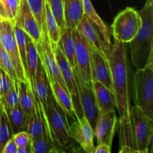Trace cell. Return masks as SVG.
<instances>
[{"mask_svg": "<svg viewBox=\"0 0 153 153\" xmlns=\"http://www.w3.org/2000/svg\"><path fill=\"white\" fill-rule=\"evenodd\" d=\"M57 44L66 57L72 68L74 69L76 67V43L75 39V29L70 28H61V35Z\"/></svg>", "mask_w": 153, "mask_h": 153, "instance_id": "d6986e66", "label": "cell"}, {"mask_svg": "<svg viewBox=\"0 0 153 153\" xmlns=\"http://www.w3.org/2000/svg\"><path fill=\"white\" fill-rule=\"evenodd\" d=\"M146 4H153V0H146Z\"/></svg>", "mask_w": 153, "mask_h": 153, "instance_id": "7bdbcfd3", "label": "cell"}, {"mask_svg": "<svg viewBox=\"0 0 153 153\" xmlns=\"http://www.w3.org/2000/svg\"><path fill=\"white\" fill-rule=\"evenodd\" d=\"M0 68L15 82H19L16 70L10 56L1 46L0 48Z\"/></svg>", "mask_w": 153, "mask_h": 153, "instance_id": "d6a6232c", "label": "cell"}, {"mask_svg": "<svg viewBox=\"0 0 153 153\" xmlns=\"http://www.w3.org/2000/svg\"><path fill=\"white\" fill-rule=\"evenodd\" d=\"M19 105L28 115L34 113L36 108V99L31 85L28 82H18Z\"/></svg>", "mask_w": 153, "mask_h": 153, "instance_id": "603a6c76", "label": "cell"}, {"mask_svg": "<svg viewBox=\"0 0 153 153\" xmlns=\"http://www.w3.org/2000/svg\"><path fill=\"white\" fill-rule=\"evenodd\" d=\"M134 105L153 120V62L136 70L133 80Z\"/></svg>", "mask_w": 153, "mask_h": 153, "instance_id": "277c9868", "label": "cell"}, {"mask_svg": "<svg viewBox=\"0 0 153 153\" xmlns=\"http://www.w3.org/2000/svg\"><path fill=\"white\" fill-rule=\"evenodd\" d=\"M75 39L76 43V67L74 69L84 85L91 86V47L76 29H75Z\"/></svg>", "mask_w": 153, "mask_h": 153, "instance_id": "8fae6325", "label": "cell"}, {"mask_svg": "<svg viewBox=\"0 0 153 153\" xmlns=\"http://www.w3.org/2000/svg\"><path fill=\"white\" fill-rule=\"evenodd\" d=\"M32 91L35 98L40 102L41 105L46 103L53 97L52 87L47 73L40 58H38L37 61Z\"/></svg>", "mask_w": 153, "mask_h": 153, "instance_id": "e0dca14e", "label": "cell"}, {"mask_svg": "<svg viewBox=\"0 0 153 153\" xmlns=\"http://www.w3.org/2000/svg\"><path fill=\"white\" fill-rule=\"evenodd\" d=\"M16 153H32L31 142L25 146H22V147H18Z\"/></svg>", "mask_w": 153, "mask_h": 153, "instance_id": "ab89813d", "label": "cell"}, {"mask_svg": "<svg viewBox=\"0 0 153 153\" xmlns=\"http://www.w3.org/2000/svg\"><path fill=\"white\" fill-rule=\"evenodd\" d=\"M13 140L16 143L17 147H22L31 142V137L27 131H20L13 135Z\"/></svg>", "mask_w": 153, "mask_h": 153, "instance_id": "8d00e7d4", "label": "cell"}, {"mask_svg": "<svg viewBox=\"0 0 153 153\" xmlns=\"http://www.w3.org/2000/svg\"><path fill=\"white\" fill-rule=\"evenodd\" d=\"M153 120L148 117L137 106L130 109L131 148L134 153H147L148 141L153 134Z\"/></svg>", "mask_w": 153, "mask_h": 153, "instance_id": "5b68a950", "label": "cell"}, {"mask_svg": "<svg viewBox=\"0 0 153 153\" xmlns=\"http://www.w3.org/2000/svg\"><path fill=\"white\" fill-rule=\"evenodd\" d=\"M92 85L99 112L106 113L114 111L116 99L113 91L99 82H92Z\"/></svg>", "mask_w": 153, "mask_h": 153, "instance_id": "ac0fdd59", "label": "cell"}, {"mask_svg": "<svg viewBox=\"0 0 153 153\" xmlns=\"http://www.w3.org/2000/svg\"><path fill=\"white\" fill-rule=\"evenodd\" d=\"M73 70L76 86L79 91V99H80L83 114L87 118L90 125L91 126L93 130L94 131L97 117L99 114V110L97 102H96L94 90H93V85L91 86L84 85L76 70L75 69H73Z\"/></svg>", "mask_w": 153, "mask_h": 153, "instance_id": "7c38bea8", "label": "cell"}, {"mask_svg": "<svg viewBox=\"0 0 153 153\" xmlns=\"http://www.w3.org/2000/svg\"><path fill=\"white\" fill-rule=\"evenodd\" d=\"M2 20H4V19H3V18H1V16H0V22H1V21H2Z\"/></svg>", "mask_w": 153, "mask_h": 153, "instance_id": "ee69618b", "label": "cell"}, {"mask_svg": "<svg viewBox=\"0 0 153 153\" xmlns=\"http://www.w3.org/2000/svg\"><path fill=\"white\" fill-rule=\"evenodd\" d=\"M0 16L4 19H7V13H6L5 8H4V4H3L1 0H0Z\"/></svg>", "mask_w": 153, "mask_h": 153, "instance_id": "60d3db41", "label": "cell"}, {"mask_svg": "<svg viewBox=\"0 0 153 153\" xmlns=\"http://www.w3.org/2000/svg\"><path fill=\"white\" fill-rule=\"evenodd\" d=\"M91 79L92 82H99L108 89H112V79L108 60L91 48Z\"/></svg>", "mask_w": 153, "mask_h": 153, "instance_id": "2e32d148", "label": "cell"}, {"mask_svg": "<svg viewBox=\"0 0 153 153\" xmlns=\"http://www.w3.org/2000/svg\"><path fill=\"white\" fill-rule=\"evenodd\" d=\"M0 48H1V45H0Z\"/></svg>", "mask_w": 153, "mask_h": 153, "instance_id": "f6af8a7d", "label": "cell"}, {"mask_svg": "<svg viewBox=\"0 0 153 153\" xmlns=\"http://www.w3.org/2000/svg\"><path fill=\"white\" fill-rule=\"evenodd\" d=\"M17 146L13 138L7 142L2 150V153H16L17 152Z\"/></svg>", "mask_w": 153, "mask_h": 153, "instance_id": "74e56055", "label": "cell"}, {"mask_svg": "<svg viewBox=\"0 0 153 153\" xmlns=\"http://www.w3.org/2000/svg\"><path fill=\"white\" fill-rule=\"evenodd\" d=\"M118 119L115 111L101 113L99 112L94 134L97 139V145H108L112 146L113 138L117 129Z\"/></svg>", "mask_w": 153, "mask_h": 153, "instance_id": "4fadbf2b", "label": "cell"}, {"mask_svg": "<svg viewBox=\"0 0 153 153\" xmlns=\"http://www.w3.org/2000/svg\"><path fill=\"white\" fill-rule=\"evenodd\" d=\"M52 46L54 53H55L57 63H58V67H59L60 71H61V76H62L63 79L65 82L66 88H67V91H68L72 102H73L75 114H76V119H81L82 117H83L84 114L83 111H82V105H81L79 91H78L77 86H76V80H75L73 70L70 64H69L66 57L61 52L58 45L57 43H52Z\"/></svg>", "mask_w": 153, "mask_h": 153, "instance_id": "9c48e42d", "label": "cell"}, {"mask_svg": "<svg viewBox=\"0 0 153 153\" xmlns=\"http://www.w3.org/2000/svg\"><path fill=\"white\" fill-rule=\"evenodd\" d=\"M30 10L35 17L40 28L45 24L46 0H26Z\"/></svg>", "mask_w": 153, "mask_h": 153, "instance_id": "4dcf8cb0", "label": "cell"}, {"mask_svg": "<svg viewBox=\"0 0 153 153\" xmlns=\"http://www.w3.org/2000/svg\"><path fill=\"white\" fill-rule=\"evenodd\" d=\"M13 134L12 132L10 123L7 120V115L3 108L0 120V153H2L4 146L8 140L13 138Z\"/></svg>", "mask_w": 153, "mask_h": 153, "instance_id": "f546056e", "label": "cell"}, {"mask_svg": "<svg viewBox=\"0 0 153 153\" xmlns=\"http://www.w3.org/2000/svg\"><path fill=\"white\" fill-rule=\"evenodd\" d=\"M3 107H14L19 105L18 82L13 81L9 91L0 99Z\"/></svg>", "mask_w": 153, "mask_h": 153, "instance_id": "836d02e7", "label": "cell"}, {"mask_svg": "<svg viewBox=\"0 0 153 153\" xmlns=\"http://www.w3.org/2000/svg\"><path fill=\"white\" fill-rule=\"evenodd\" d=\"M45 25L51 42L55 43H58L61 35V28L57 24L56 20L54 18L50 8L46 2V0L45 5Z\"/></svg>", "mask_w": 153, "mask_h": 153, "instance_id": "83f0119b", "label": "cell"}, {"mask_svg": "<svg viewBox=\"0 0 153 153\" xmlns=\"http://www.w3.org/2000/svg\"><path fill=\"white\" fill-rule=\"evenodd\" d=\"M7 15V19L14 21L15 17L19 9V1L18 0H1Z\"/></svg>", "mask_w": 153, "mask_h": 153, "instance_id": "e575fe53", "label": "cell"}, {"mask_svg": "<svg viewBox=\"0 0 153 153\" xmlns=\"http://www.w3.org/2000/svg\"><path fill=\"white\" fill-rule=\"evenodd\" d=\"M13 82V80L0 68V99L9 91Z\"/></svg>", "mask_w": 153, "mask_h": 153, "instance_id": "d590c367", "label": "cell"}, {"mask_svg": "<svg viewBox=\"0 0 153 153\" xmlns=\"http://www.w3.org/2000/svg\"><path fill=\"white\" fill-rule=\"evenodd\" d=\"M26 131L29 134L31 140H34L40 137L46 131L41 111V104L37 99H36L35 111L29 116Z\"/></svg>", "mask_w": 153, "mask_h": 153, "instance_id": "cb8c5ba5", "label": "cell"}, {"mask_svg": "<svg viewBox=\"0 0 153 153\" xmlns=\"http://www.w3.org/2000/svg\"><path fill=\"white\" fill-rule=\"evenodd\" d=\"M2 111H3V106L1 105V102H0V120H1V114H2Z\"/></svg>", "mask_w": 153, "mask_h": 153, "instance_id": "b9f144b4", "label": "cell"}, {"mask_svg": "<svg viewBox=\"0 0 153 153\" xmlns=\"http://www.w3.org/2000/svg\"><path fill=\"white\" fill-rule=\"evenodd\" d=\"M142 25L137 35L129 42L131 59L136 70L153 62V4H146L138 11Z\"/></svg>", "mask_w": 153, "mask_h": 153, "instance_id": "3957f363", "label": "cell"}, {"mask_svg": "<svg viewBox=\"0 0 153 153\" xmlns=\"http://www.w3.org/2000/svg\"><path fill=\"white\" fill-rule=\"evenodd\" d=\"M46 2L59 28H65L64 0H46Z\"/></svg>", "mask_w": 153, "mask_h": 153, "instance_id": "1f68e13d", "label": "cell"}, {"mask_svg": "<svg viewBox=\"0 0 153 153\" xmlns=\"http://www.w3.org/2000/svg\"><path fill=\"white\" fill-rule=\"evenodd\" d=\"M69 135L87 153H94V130L85 116L69 126Z\"/></svg>", "mask_w": 153, "mask_h": 153, "instance_id": "5bb4252c", "label": "cell"}, {"mask_svg": "<svg viewBox=\"0 0 153 153\" xmlns=\"http://www.w3.org/2000/svg\"><path fill=\"white\" fill-rule=\"evenodd\" d=\"M38 54L35 43H34L31 37L28 35L27 37V53H26V63H27V79L31 85V89L34 85V79L35 76L36 69L38 61Z\"/></svg>", "mask_w": 153, "mask_h": 153, "instance_id": "d4e9b609", "label": "cell"}, {"mask_svg": "<svg viewBox=\"0 0 153 153\" xmlns=\"http://www.w3.org/2000/svg\"><path fill=\"white\" fill-rule=\"evenodd\" d=\"M108 63L111 73L112 89L116 99V107L119 113L117 129L119 131L120 148L124 146L131 148L129 67L126 43L114 39L111 52L108 57Z\"/></svg>", "mask_w": 153, "mask_h": 153, "instance_id": "6da1fadb", "label": "cell"}, {"mask_svg": "<svg viewBox=\"0 0 153 153\" xmlns=\"http://www.w3.org/2000/svg\"><path fill=\"white\" fill-rule=\"evenodd\" d=\"M13 23L23 30L35 44L37 43L41 35V28L30 10L26 0L19 1V9Z\"/></svg>", "mask_w": 153, "mask_h": 153, "instance_id": "9a60e30c", "label": "cell"}, {"mask_svg": "<svg viewBox=\"0 0 153 153\" xmlns=\"http://www.w3.org/2000/svg\"><path fill=\"white\" fill-rule=\"evenodd\" d=\"M7 115L13 135L20 131H26L29 115L25 113L19 105L14 107H3Z\"/></svg>", "mask_w": 153, "mask_h": 153, "instance_id": "44dd1931", "label": "cell"}, {"mask_svg": "<svg viewBox=\"0 0 153 153\" xmlns=\"http://www.w3.org/2000/svg\"><path fill=\"white\" fill-rule=\"evenodd\" d=\"M18 1H20V0H18Z\"/></svg>", "mask_w": 153, "mask_h": 153, "instance_id": "bcb514c9", "label": "cell"}, {"mask_svg": "<svg viewBox=\"0 0 153 153\" xmlns=\"http://www.w3.org/2000/svg\"><path fill=\"white\" fill-rule=\"evenodd\" d=\"M13 31H14L15 37H16V43L18 46L19 56H20L21 61H22V67L25 71V77L27 79L28 73H27V63H26V53H27V37L28 34L21 29L20 28L13 23ZM28 80V79H27Z\"/></svg>", "mask_w": 153, "mask_h": 153, "instance_id": "4316f807", "label": "cell"}, {"mask_svg": "<svg viewBox=\"0 0 153 153\" xmlns=\"http://www.w3.org/2000/svg\"><path fill=\"white\" fill-rule=\"evenodd\" d=\"M41 111L46 134L59 152L73 151L76 142L69 135L67 115L55 102L54 97L41 105Z\"/></svg>", "mask_w": 153, "mask_h": 153, "instance_id": "7a4b0ae2", "label": "cell"}, {"mask_svg": "<svg viewBox=\"0 0 153 153\" xmlns=\"http://www.w3.org/2000/svg\"><path fill=\"white\" fill-rule=\"evenodd\" d=\"M111 147L102 143V144L97 145V147L94 149V153H111Z\"/></svg>", "mask_w": 153, "mask_h": 153, "instance_id": "f35d334b", "label": "cell"}, {"mask_svg": "<svg viewBox=\"0 0 153 153\" xmlns=\"http://www.w3.org/2000/svg\"><path fill=\"white\" fill-rule=\"evenodd\" d=\"M35 45L38 57L46 70L50 84L54 82H57L64 89L67 90L65 82L63 79L59 67L57 63L55 53L52 49V43L48 35L47 29L45 24L41 28V35L40 39Z\"/></svg>", "mask_w": 153, "mask_h": 153, "instance_id": "52a82bcc", "label": "cell"}, {"mask_svg": "<svg viewBox=\"0 0 153 153\" xmlns=\"http://www.w3.org/2000/svg\"><path fill=\"white\" fill-rule=\"evenodd\" d=\"M142 25V19L138 11L132 7H126L114 18L111 26V34L115 40L128 43L137 35Z\"/></svg>", "mask_w": 153, "mask_h": 153, "instance_id": "8992f818", "label": "cell"}, {"mask_svg": "<svg viewBox=\"0 0 153 153\" xmlns=\"http://www.w3.org/2000/svg\"><path fill=\"white\" fill-rule=\"evenodd\" d=\"M65 28L76 29L85 16L82 0H64Z\"/></svg>", "mask_w": 153, "mask_h": 153, "instance_id": "ffe728a7", "label": "cell"}, {"mask_svg": "<svg viewBox=\"0 0 153 153\" xmlns=\"http://www.w3.org/2000/svg\"><path fill=\"white\" fill-rule=\"evenodd\" d=\"M32 153L59 152L45 131L40 137L31 140Z\"/></svg>", "mask_w": 153, "mask_h": 153, "instance_id": "f1b7e54d", "label": "cell"}, {"mask_svg": "<svg viewBox=\"0 0 153 153\" xmlns=\"http://www.w3.org/2000/svg\"><path fill=\"white\" fill-rule=\"evenodd\" d=\"M0 45L10 56L19 81L28 82L18 50L17 43L13 31V21L4 19L0 22Z\"/></svg>", "mask_w": 153, "mask_h": 153, "instance_id": "30bf717a", "label": "cell"}, {"mask_svg": "<svg viewBox=\"0 0 153 153\" xmlns=\"http://www.w3.org/2000/svg\"><path fill=\"white\" fill-rule=\"evenodd\" d=\"M54 99L57 104L66 114L67 117L76 120L74 107L70 96L66 89H64L58 82H54L51 83Z\"/></svg>", "mask_w": 153, "mask_h": 153, "instance_id": "7402d4cb", "label": "cell"}, {"mask_svg": "<svg viewBox=\"0 0 153 153\" xmlns=\"http://www.w3.org/2000/svg\"><path fill=\"white\" fill-rule=\"evenodd\" d=\"M76 30L83 36L93 49L99 52L104 58L108 60L112 49L111 35L103 32L100 28L91 22L85 15L80 21Z\"/></svg>", "mask_w": 153, "mask_h": 153, "instance_id": "ba28073f", "label": "cell"}, {"mask_svg": "<svg viewBox=\"0 0 153 153\" xmlns=\"http://www.w3.org/2000/svg\"><path fill=\"white\" fill-rule=\"evenodd\" d=\"M83 1V7L85 15L88 18L91 22H92L94 25L100 28L102 31L108 35H111V27H109L107 24L104 22V21L100 18L98 13L96 12L91 0H82Z\"/></svg>", "mask_w": 153, "mask_h": 153, "instance_id": "484cf974", "label": "cell"}]
</instances>
